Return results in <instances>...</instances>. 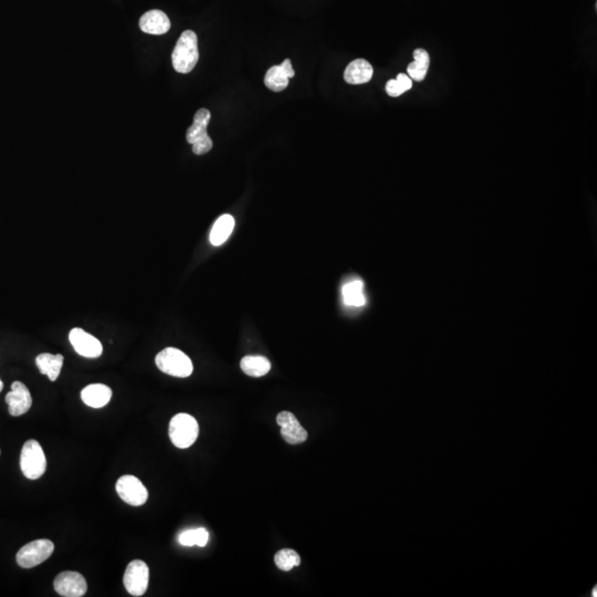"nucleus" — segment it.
<instances>
[{
	"label": "nucleus",
	"instance_id": "nucleus-16",
	"mask_svg": "<svg viewBox=\"0 0 597 597\" xmlns=\"http://www.w3.org/2000/svg\"><path fill=\"white\" fill-rule=\"evenodd\" d=\"M373 77V67L364 59H357L347 66L344 72V80L349 85H364Z\"/></svg>",
	"mask_w": 597,
	"mask_h": 597
},
{
	"label": "nucleus",
	"instance_id": "nucleus-15",
	"mask_svg": "<svg viewBox=\"0 0 597 597\" xmlns=\"http://www.w3.org/2000/svg\"><path fill=\"white\" fill-rule=\"evenodd\" d=\"M81 398L89 407L102 408L112 398V390L104 384L87 385L81 392Z\"/></svg>",
	"mask_w": 597,
	"mask_h": 597
},
{
	"label": "nucleus",
	"instance_id": "nucleus-11",
	"mask_svg": "<svg viewBox=\"0 0 597 597\" xmlns=\"http://www.w3.org/2000/svg\"><path fill=\"white\" fill-rule=\"evenodd\" d=\"M9 414L13 417L26 414L32 405V398L26 385L21 382H13L11 390L6 395Z\"/></svg>",
	"mask_w": 597,
	"mask_h": 597
},
{
	"label": "nucleus",
	"instance_id": "nucleus-6",
	"mask_svg": "<svg viewBox=\"0 0 597 597\" xmlns=\"http://www.w3.org/2000/svg\"><path fill=\"white\" fill-rule=\"evenodd\" d=\"M54 551V542L47 538H40L23 546L16 555V560L19 567L31 569L49 559Z\"/></svg>",
	"mask_w": 597,
	"mask_h": 597
},
{
	"label": "nucleus",
	"instance_id": "nucleus-19",
	"mask_svg": "<svg viewBox=\"0 0 597 597\" xmlns=\"http://www.w3.org/2000/svg\"><path fill=\"white\" fill-rule=\"evenodd\" d=\"M343 301L347 307L362 308L367 303L364 295V283L359 279L352 280L342 288Z\"/></svg>",
	"mask_w": 597,
	"mask_h": 597
},
{
	"label": "nucleus",
	"instance_id": "nucleus-20",
	"mask_svg": "<svg viewBox=\"0 0 597 597\" xmlns=\"http://www.w3.org/2000/svg\"><path fill=\"white\" fill-rule=\"evenodd\" d=\"M240 367L245 374L252 377H261L271 369L269 359L260 355H248L241 359Z\"/></svg>",
	"mask_w": 597,
	"mask_h": 597
},
{
	"label": "nucleus",
	"instance_id": "nucleus-17",
	"mask_svg": "<svg viewBox=\"0 0 597 597\" xmlns=\"http://www.w3.org/2000/svg\"><path fill=\"white\" fill-rule=\"evenodd\" d=\"M64 357L61 354L42 353L36 357V364L42 374L48 376L51 382L56 381L63 367Z\"/></svg>",
	"mask_w": 597,
	"mask_h": 597
},
{
	"label": "nucleus",
	"instance_id": "nucleus-22",
	"mask_svg": "<svg viewBox=\"0 0 597 597\" xmlns=\"http://www.w3.org/2000/svg\"><path fill=\"white\" fill-rule=\"evenodd\" d=\"M209 540V534L204 528L184 531L178 536V542L184 546H205Z\"/></svg>",
	"mask_w": 597,
	"mask_h": 597
},
{
	"label": "nucleus",
	"instance_id": "nucleus-12",
	"mask_svg": "<svg viewBox=\"0 0 597 597\" xmlns=\"http://www.w3.org/2000/svg\"><path fill=\"white\" fill-rule=\"evenodd\" d=\"M277 424L281 429V436L290 445H299L308 439V431L303 429L297 417L290 412L278 414Z\"/></svg>",
	"mask_w": 597,
	"mask_h": 597
},
{
	"label": "nucleus",
	"instance_id": "nucleus-14",
	"mask_svg": "<svg viewBox=\"0 0 597 597\" xmlns=\"http://www.w3.org/2000/svg\"><path fill=\"white\" fill-rule=\"evenodd\" d=\"M140 28L145 34L164 35L171 29V21L166 13L163 11H149L144 13L140 19Z\"/></svg>",
	"mask_w": 597,
	"mask_h": 597
},
{
	"label": "nucleus",
	"instance_id": "nucleus-5",
	"mask_svg": "<svg viewBox=\"0 0 597 597\" xmlns=\"http://www.w3.org/2000/svg\"><path fill=\"white\" fill-rule=\"evenodd\" d=\"M211 114L207 109H200L194 116V123L188 128L186 139L192 145V152L196 155H204L213 149V141L207 134V126L211 122Z\"/></svg>",
	"mask_w": 597,
	"mask_h": 597
},
{
	"label": "nucleus",
	"instance_id": "nucleus-13",
	"mask_svg": "<svg viewBox=\"0 0 597 597\" xmlns=\"http://www.w3.org/2000/svg\"><path fill=\"white\" fill-rule=\"evenodd\" d=\"M295 77V70L290 59H285L280 66H273L268 70L264 77V85L273 92H281L287 89L289 79Z\"/></svg>",
	"mask_w": 597,
	"mask_h": 597
},
{
	"label": "nucleus",
	"instance_id": "nucleus-24",
	"mask_svg": "<svg viewBox=\"0 0 597 597\" xmlns=\"http://www.w3.org/2000/svg\"><path fill=\"white\" fill-rule=\"evenodd\" d=\"M386 92L387 94L390 95V97H393V98H398V97L402 95V93H405L406 91L404 90V87H402V85L398 82V80L393 79L390 80V81L386 83Z\"/></svg>",
	"mask_w": 597,
	"mask_h": 597
},
{
	"label": "nucleus",
	"instance_id": "nucleus-26",
	"mask_svg": "<svg viewBox=\"0 0 597 597\" xmlns=\"http://www.w3.org/2000/svg\"><path fill=\"white\" fill-rule=\"evenodd\" d=\"M3 388H4V383L1 382V380H0V392H1V390H3Z\"/></svg>",
	"mask_w": 597,
	"mask_h": 597
},
{
	"label": "nucleus",
	"instance_id": "nucleus-3",
	"mask_svg": "<svg viewBox=\"0 0 597 597\" xmlns=\"http://www.w3.org/2000/svg\"><path fill=\"white\" fill-rule=\"evenodd\" d=\"M155 363L165 374L180 378L190 376L194 371L192 359L184 352L175 347H167L159 352Z\"/></svg>",
	"mask_w": 597,
	"mask_h": 597
},
{
	"label": "nucleus",
	"instance_id": "nucleus-4",
	"mask_svg": "<svg viewBox=\"0 0 597 597\" xmlns=\"http://www.w3.org/2000/svg\"><path fill=\"white\" fill-rule=\"evenodd\" d=\"M20 468L27 479L37 480L44 476L47 459L42 445L35 439L26 441L21 449Z\"/></svg>",
	"mask_w": 597,
	"mask_h": 597
},
{
	"label": "nucleus",
	"instance_id": "nucleus-8",
	"mask_svg": "<svg viewBox=\"0 0 597 597\" xmlns=\"http://www.w3.org/2000/svg\"><path fill=\"white\" fill-rule=\"evenodd\" d=\"M116 492L121 499L128 505L141 507L149 499V491L139 478L125 474L118 478L116 485Z\"/></svg>",
	"mask_w": 597,
	"mask_h": 597
},
{
	"label": "nucleus",
	"instance_id": "nucleus-23",
	"mask_svg": "<svg viewBox=\"0 0 597 597\" xmlns=\"http://www.w3.org/2000/svg\"><path fill=\"white\" fill-rule=\"evenodd\" d=\"M274 563L277 565L278 569L288 572L293 570V567L300 565L301 558L295 550L283 548L274 555Z\"/></svg>",
	"mask_w": 597,
	"mask_h": 597
},
{
	"label": "nucleus",
	"instance_id": "nucleus-7",
	"mask_svg": "<svg viewBox=\"0 0 597 597\" xmlns=\"http://www.w3.org/2000/svg\"><path fill=\"white\" fill-rule=\"evenodd\" d=\"M149 569L142 560H134L128 563L123 577V584L128 594L143 596L149 587Z\"/></svg>",
	"mask_w": 597,
	"mask_h": 597
},
{
	"label": "nucleus",
	"instance_id": "nucleus-9",
	"mask_svg": "<svg viewBox=\"0 0 597 597\" xmlns=\"http://www.w3.org/2000/svg\"><path fill=\"white\" fill-rule=\"evenodd\" d=\"M54 591L64 597L85 596L87 591V581L78 572L66 571L56 575Z\"/></svg>",
	"mask_w": 597,
	"mask_h": 597
},
{
	"label": "nucleus",
	"instance_id": "nucleus-10",
	"mask_svg": "<svg viewBox=\"0 0 597 597\" xmlns=\"http://www.w3.org/2000/svg\"><path fill=\"white\" fill-rule=\"evenodd\" d=\"M69 340L73 349L81 357L87 359H97L103 353L102 343L98 338L87 333L80 328H72L69 333Z\"/></svg>",
	"mask_w": 597,
	"mask_h": 597
},
{
	"label": "nucleus",
	"instance_id": "nucleus-2",
	"mask_svg": "<svg viewBox=\"0 0 597 597\" xmlns=\"http://www.w3.org/2000/svg\"><path fill=\"white\" fill-rule=\"evenodd\" d=\"M198 433L199 425L195 418L188 414H177L169 423V438L177 448H190L197 439Z\"/></svg>",
	"mask_w": 597,
	"mask_h": 597
},
{
	"label": "nucleus",
	"instance_id": "nucleus-1",
	"mask_svg": "<svg viewBox=\"0 0 597 597\" xmlns=\"http://www.w3.org/2000/svg\"><path fill=\"white\" fill-rule=\"evenodd\" d=\"M199 59L197 35L192 30L183 32L172 54L173 67L178 73H190Z\"/></svg>",
	"mask_w": 597,
	"mask_h": 597
},
{
	"label": "nucleus",
	"instance_id": "nucleus-21",
	"mask_svg": "<svg viewBox=\"0 0 597 597\" xmlns=\"http://www.w3.org/2000/svg\"><path fill=\"white\" fill-rule=\"evenodd\" d=\"M429 63H431V59H429V52L424 49H416L414 51V62H412L407 68L408 77L418 82L423 81L429 71Z\"/></svg>",
	"mask_w": 597,
	"mask_h": 597
},
{
	"label": "nucleus",
	"instance_id": "nucleus-25",
	"mask_svg": "<svg viewBox=\"0 0 597 597\" xmlns=\"http://www.w3.org/2000/svg\"><path fill=\"white\" fill-rule=\"evenodd\" d=\"M396 80H398V82L402 85V87H404V90L405 91L410 90L412 87H413V81H412V79H410L408 75H404V73L398 75Z\"/></svg>",
	"mask_w": 597,
	"mask_h": 597
},
{
	"label": "nucleus",
	"instance_id": "nucleus-18",
	"mask_svg": "<svg viewBox=\"0 0 597 597\" xmlns=\"http://www.w3.org/2000/svg\"><path fill=\"white\" fill-rule=\"evenodd\" d=\"M235 228V219L233 216L226 214L218 218L211 228L209 241L213 246H221L230 237Z\"/></svg>",
	"mask_w": 597,
	"mask_h": 597
}]
</instances>
